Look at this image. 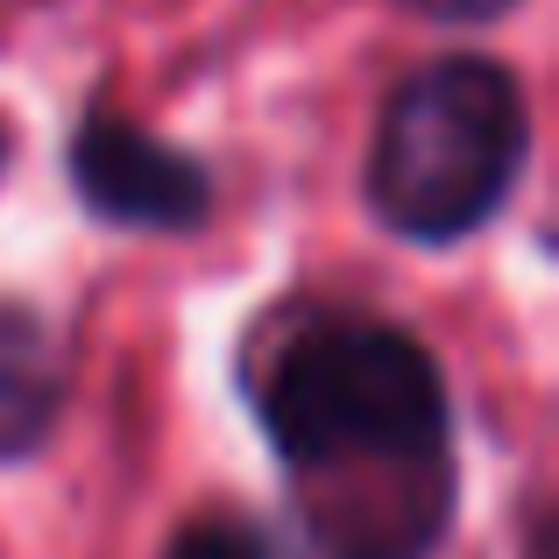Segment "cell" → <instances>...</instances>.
<instances>
[{"instance_id":"6da1fadb","label":"cell","mask_w":559,"mask_h":559,"mask_svg":"<svg viewBox=\"0 0 559 559\" xmlns=\"http://www.w3.org/2000/svg\"><path fill=\"white\" fill-rule=\"evenodd\" d=\"M298 559H439L461 532V404L418 326L347 298L262 305L227 355Z\"/></svg>"},{"instance_id":"7a4b0ae2","label":"cell","mask_w":559,"mask_h":559,"mask_svg":"<svg viewBox=\"0 0 559 559\" xmlns=\"http://www.w3.org/2000/svg\"><path fill=\"white\" fill-rule=\"evenodd\" d=\"M532 170V99L503 57L447 50L382 93L361 205L390 241L447 255L518 205Z\"/></svg>"},{"instance_id":"3957f363","label":"cell","mask_w":559,"mask_h":559,"mask_svg":"<svg viewBox=\"0 0 559 559\" xmlns=\"http://www.w3.org/2000/svg\"><path fill=\"white\" fill-rule=\"evenodd\" d=\"M64 178L79 213L114 234L185 241V234H205L219 213V178L205 170V156H191L185 142L142 128L135 114L107 107V99L79 114L64 142Z\"/></svg>"},{"instance_id":"277c9868","label":"cell","mask_w":559,"mask_h":559,"mask_svg":"<svg viewBox=\"0 0 559 559\" xmlns=\"http://www.w3.org/2000/svg\"><path fill=\"white\" fill-rule=\"evenodd\" d=\"M71 341L57 326L50 305L0 290V475L8 467H36L57 447L71 418Z\"/></svg>"},{"instance_id":"5b68a950","label":"cell","mask_w":559,"mask_h":559,"mask_svg":"<svg viewBox=\"0 0 559 559\" xmlns=\"http://www.w3.org/2000/svg\"><path fill=\"white\" fill-rule=\"evenodd\" d=\"M156 559H298L276 524V510L234 503V496H213V503L185 510L178 524L164 532Z\"/></svg>"},{"instance_id":"8992f818","label":"cell","mask_w":559,"mask_h":559,"mask_svg":"<svg viewBox=\"0 0 559 559\" xmlns=\"http://www.w3.org/2000/svg\"><path fill=\"white\" fill-rule=\"evenodd\" d=\"M396 8L418 14V22H439V28H489L503 14H518L524 0H396Z\"/></svg>"},{"instance_id":"52a82bcc","label":"cell","mask_w":559,"mask_h":559,"mask_svg":"<svg viewBox=\"0 0 559 559\" xmlns=\"http://www.w3.org/2000/svg\"><path fill=\"white\" fill-rule=\"evenodd\" d=\"M518 559H559V503L546 489L524 503V524H518Z\"/></svg>"},{"instance_id":"ba28073f","label":"cell","mask_w":559,"mask_h":559,"mask_svg":"<svg viewBox=\"0 0 559 559\" xmlns=\"http://www.w3.org/2000/svg\"><path fill=\"white\" fill-rule=\"evenodd\" d=\"M0 178H8V121H0Z\"/></svg>"}]
</instances>
